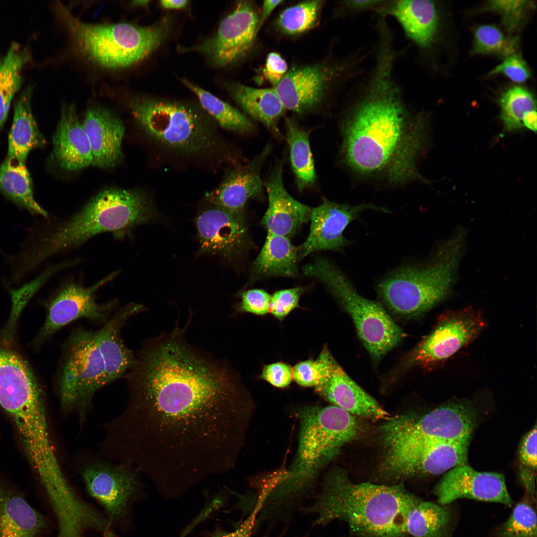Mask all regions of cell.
Here are the masks:
<instances>
[{"label": "cell", "mask_w": 537, "mask_h": 537, "mask_svg": "<svg viewBox=\"0 0 537 537\" xmlns=\"http://www.w3.org/2000/svg\"><path fill=\"white\" fill-rule=\"evenodd\" d=\"M123 411L102 425V446L158 491L185 493L234 466L248 398L223 359L176 341L143 356L127 374Z\"/></svg>", "instance_id": "6da1fadb"}, {"label": "cell", "mask_w": 537, "mask_h": 537, "mask_svg": "<svg viewBox=\"0 0 537 537\" xmlns=\"http://www.w3.org/2000/svg\"><path fill=\"white\" fill-rule=\"evenodd\" d=\"M375 56L343 123L345 162L363 177L396 184L425 181L416 163L426 145V119L406 106L394 75L397 56L387 50Z\"/></svg>", "instance_id": "7a4b0ae2"}, {"label": "cell", "mask_w": 537, "mask_h": 537, "mask_svg": "<svg viewBox=\"0 0 537 537\" xmlns=\"http://www.w3.org/2000/svg\"><path fill=\"white\" fill-rule=\"evenodd\" d=\"M144 310L140 304L127 303L99 329L77 327L62 343L56 376L60 410L64 415L75 411L81 427L95 393L125 377L132 366L135 354L126 345L122 332L131 318Z\"/></svg>", "instance_id": "3957f363"}, {"label": "cell", "mask_w": 537, "mask_h": 537, "mask_svg": "<svg viewBox=\"0 0 537 537\" xmlns=\"http://www.w3.org/2000/svg\"><path fill=\"white\" fill-rule=\"evenodd\" d=\"M157 211L142 191L103 190L65 219H45L31 229L14 255L18 270L27 274L47 259L79 247L105 232L124 236L135 227L155 221Z\"/></svg>", "instance_id": "277c9868"}, {"label": "cell", "mask_w": 537, "mask_h": 537, "mask_svg": "<svg viewBox=\"0 0 537 537\" xmlns=\"http://www.w3.org/2000/svg\"><path fill=\"white\" fill-rule=\"evenodd\" d=\"M421 499L402 483H354L341 469L328 473L321 492L308 513L315 525L345 522L354 537H408L405 524Z\"/></svg>", "instance_id": "5b68a950"}, {"label": "cell", "mask_w": 537, "mask_h": 537, "mask_svg": "<svg viewBox=\"0 0 537 537\" xmlns=\"http://www.w3.org/2000/svg\"><path fill=\"white\" fill-rule=\"evenodd\" d=\"M298 415L300 427L294 461L286 473L270 481L266 502L273 510L309 487L320 469L359 432L355 416L334 405L307 407Z\"/></svg>", "instance_id": "8992f818"}, {"label": "cell", "mask_w": 537, "mask_h": 537, "mask_svg": "<svg viewBox=\"0 0 537 537\" xmlns=\"http://www.w3.org/2000/svg\"><path fill=\"white\" fill-rule=\"evenodd\" d=\"M56 9L76 53L109 70L129 68L147 58L163 44L173 26L171 16L148 26L96 24L82 21L61 3L57 4Z\"/></svg>", "instance_id": "52a82bcc"}, {"label": "cell", "mask_w": 537, "mask_h": 537, "mask_svg": "<svg viewBox=\"0 0 537 537\" xmlns=\"http://www.w3.org/2000/svg\"><path fill=\"white\" fill-rule=\"evenodd\" d=\"M463 239L457 233L426 263L398 268L382 279L376 290L384 304L397 314L417 316L444 299L456 278Z\"/></svg>", "instance_id": "ba28073f"}, {"label": "cell", "mask_w": 537, "mask_h": 537, "mask_svg": "<svg viewBox=\"0 0 537 537\" xmlns=\"http://www.w3.org/2000/svg\"><path fill=\"white\" fill-rule=\"evenodd\" d=\"M304 275L324 284L350 315L358 336L371 356L378 359L404 337L401 329L377 302L363 297L333 263L317 257L304 265Z\"/></svg>", "instance_id": "9c48e42d"}, {"label": "cell", "mask_w": 537, "mask_h": 537, "mask_svg": "<svg viewBox=\"0 0 537 537\" xmlns=\"http://www.w3.org/2000/svg\"><path fill=\"white\" fill-rule=\"evenodd\" d=\"M127 106L134 119L151 138L179 152L198 154L214 147V128L206 116L180 102L133 97Z\"/></svg>", "instance_id": "30bf717a"}, {"label": "cell", "mask_w": 537, "mask_h": 537, "mask_svg": "<svg viewBox=\"0 0 537 537\" xmlns=\"http://www.w3.org/2000/svg\"><path fill=\"white\" fill-rule=\"evenodd\" d=\"M477 415L471 406L448 402L422 416L398 415L381 425L384 448L443 441H470Z\"/></svg>", "instance_id": "8fae6325"}, {"label": "cell", "mask_w": 537, "mask_h": 537, "mask_svg": "<svg viewBox=\"0 0 537 537\" xmlns=\"http://www.w3.org/2000/svg\"><path fill=\"white\" fill-rule=\"evenodd\" d=\"M75 467L88 493L104 508L108 520L123 518L140 494L141 474L133 467L110 460L99 453H77Z\"/></svg>", "instance_id": "7c38bea8"}, {"label": "cell", "mask_w": 537, "mask_h": 537, "mask_svg": "<svg viewBox=\"0 0 537 537\" xmlns=\"http://www.w3.org/2000/svg\"><path fill=\"white\" fill-rule=\"evenodd\" d=\"M368 53L358 50L335 64L294 67L274 89L285 109L298 113L309 111L321 102L334 83L351 81L358 76Z\"/></svg>", "instance_id": "4fadbf2b"}, {"label": "cell", "mask_w": 537, "mask_h": 537, "mask_svg": "<svg viewBox=\"0 0 537 537\" xmlns=\"http://www.w3.org/2000/svg\"><path fill=\"white\" fill-rule=\"evenodd\" d=\"M115 271L89 286L70 281L61 286L45 303L46 317L36 339L40 345L63 327L81 319L105 324L119 308L116 299L105 303L96 301L97 291L119 274Z\"/></svg>", "instance_id": "5bb4252c"}, {"label": "cell", "mask_w": 537, "mask_h": 537, "mask_svg": "<svg viewBox=\"0 0 537 537\" xmlns=\"http://www.w3.org/2000/svg\"><path fill=\"white\" fill-rule=\"evenodd\" d=\"M469 443L443 441L384 448L382 467L398 479L440 475L466 463Z\"/></svg>", "instance_id": "9a60e30c"}, {"label": "cell", "mask_w": 537, "mask_h": 537, "mask_svg": "<svg viewBox=\"0 0 537 537\" xmlns=\"http://www.w3.org/2000/svg\"><path fill=\"white\" fill-rule=\"evenodd\" d=\"M485 326L481 313L474 308L446 312L406 362L409 366L427 367L444 361L471 342Z\"/></svg>", "instance_id": "2e32d148"}, {"label": "cell", "mask_w": 537, "mask_h": 537, "mask_svg": "<svg viewBox=\"0 0 537 537\" xmlns=\"http://www.w3.org/2000/svg\"><path fill=\"white\" fill-rule=\"evenodd\" d=\"M259 16L249 1H239L220 22L212 36L180 52H196L212 65L223 67L242 59L251 49L259 29Z\"/></svg>", "instance_id": "e0dca14e"}, {"label": "cell", "mask_w": 537, "mask_h": 537, "mask_svg": "<svg viewBox=\"0 0 537 537\" xmlns=\"http://www.w3.org/2000/svg\"><path fill=\"white\" fill-rule=\"evenodd\" d=\"M200 248L197 255L217 256L234 263L251 246L244 213L209 204L195 218Z\"/></svg>", "instance_id": "ac0fdd59"}, {"label": "cell", "mask_w": 537, "mask_h": 537, "mask_svg": "<svg viewBox=\"0 0 537 537\" xmlns=\"http://www.w3.org/2000/svg\"><path fill=\"white\" fill-rule=\"evenodd\" d=\"M367 209L389 213L387 209L372 204L351 205L324 199L320 205L312 208L309 234L297 248L299 259L321 251H342L351 244L344 236L345 229Z\"/></svg>", "instance_id": "d6986e66"}, {"label": "cell", "mask_w": 537, "mask_h": 537, "mask_svg": "<svg viewBox=\"0 0 537 537\" xmlns=\"http://www.w3.org/2000/svg\"><path fill=\"white\" fill-rule=\"evenodd\" d=\"M433 493L437 503L442 505L462 498L498 503L510 508L514 504L502 474L477 471L466 463L448 471Z\"/></svg>", "instance_id": "ffe728a7"}, {"label": "cell", "mask_w": 537, "mask_h": 537, "mask_svg": "<svg viewBox=\"0 0 537 537\" xmlns=\"http://www.w3.org/2000/svg\"><path fill=\"white\" fill-rule=\"evenodd\" d=\"M283 163L277 164L267 182L268 205L261 221L268 233L288 238L310 220L312 208L293 198L284 187Z\"/></svg>", "instance_id": "44dd1931"}, {"label": "cell", "mask_w": 537, "mask_h": 537, "mask_svg": "<svg viewBox=\"0 0 537 537\" xmlns=\"http://www.w3.org/2000/svg\"><path fill=\"white\" fill-rule=\"evenodd\" d=\"M82 125L90 143L92 165L107 169L119 163L125 132L121 119L106 108L93 105L87 109Z\"/></svg>", "instance_id": "7402d4cb"}, {"label": "cell", "mask_w": 537, "mask_h": 537, "mask_svg": "<svg viewBox=\"0 0 537 537\" xmlns=\"http://www.w3.org/2000/svg\"><path fill=\"white\" fill-rule=\"evenodd\" d=\"M384 16L393 18L406 38L419 50H428L435 42L440 20L438 4L435 1L388 0Z\"/></svg>", "instance_id": "603a6c76"}, {"label": "cell", "mask_w": 537, "mask_h": 537, "mask_svg": "<svg viewBox=\"0 0 537 537\" xmlns=\"http://www.w3.org/2000/svg\"><path fill=\"white\" fill-rule=\"evenodd\" d=\"M315 390L332 405L354 416L373 420L389 418L387 412L351 379L336 360L329 375Z\"/></svg>", "instance_id": "cb8c5ba5"}, {"label": "cell", "mask_w": 537, "mask_h": 537, "mask_svg": "<svg viewBox=\"0 0 537 537\" xmlns=\"http://www.w3.org/2000/svg\"><path fill=\"white\" fill-rule=\"evenodd\" d=\"M270 148L266 146L245 167L230 171L219 186L206 195L208 202L233 212L244 213L248 200L263 194L260 169Z\"/></svg>", "instance_id": "d4e9b609"}, {"label": "cell", "mask_w": 537, "mask_h": 537, "mask_svg": "<svg viewBox=\"0 0 537 537\" xmlns=\"http://www.w3.org/2000/svg\"><path fill=\"white\" fill-rule=\"evenodd\" d=\"M53 145L54 159L64 170L76 171L92 164L90 143L74 104H63Z\"/></svg>", "instance_id": "484cf974"}, {"label": "cell", "mask_w": 537, "mask_h": 537, "mask_svg": "<svg viewBox=\"0 0 537 537\" xmlns=\"http://www.w3.org/2000/svg\"><path fill=\"white\" fill-rule=\"evenodd\" d=\"M46 525L44 516L0 475V537H39Z\"/></svg>", "instance_id": "4316f807"}, {"label": "cell", "mask_w": 537, "mask_h": 537, "mask_svg": "<svg viewBox=\"0 0 537 537\" xmlns=\"http://www.w3.org/2000/svg\"><path fill=\"white\" fill-rule=\"evenodd\" d=\"M32 87H28L14 103L12 126L8 138L7 158L25 164L29 153L45 143L33 116L31 99Z\"/></svg>", "instance_id": "83f0119b"}, {"label": "cell", "mask_w": 537, "mask_h": 537, "mask_svg": "<svg viewBox=\"0 0 537 537\" xmlns=\"http://www.w3.org/2000/svg\"><path fill=\"white\" fill-rule=\"evenodd\" d=\"M451 504L421 500L407 517L405 532L407 537H453L457 513Z\"/></svg>", "instance_id": "f1b7e54d"}, {"label": "cell", "mask_w": 537, "mask_h": 537, "mask_svg": "<svg viewBox=\"0 0 537 537\" xmlns=\"http://www.w3.org/2000/svg\"><path fill=\"white\" fill-rule=\"evenodd\" d=\"M298 248L289 238L268 233L265 243L252 266L255 278L298 276Z\"/></svg>", "instance_id": "f546056e"}, {"label": "cell", "mask_w": 537, "mask_h": 537, "mask_svg": "<svg viewBox=\"0 0 537 537\" xmlns=\"http://www.w3.org/2000/svg\"><path fill=\"white\" fill-rule=\"evenodd\" d=\"M229 88L233 99L244 111L280 136L277 124L285 108L274 88L256 89L241 84Z\"/></svg>", "instance_id": "4dcf8cb0"}, {"label": "cell", "mask_w": 537, "mask_h": 537, "mask_svg": "<svg viewBox=\"0 0 537 537\" xmlns=\"http://www.w3.org/2000/svg\"><path fill=\"white\" fill-rule=\"evenodd\" d=\"M0 191L17 206L25 209L32 215L49 218L48 213L34 197L32 179L25 164L7 159L0 164Z\"/></svg>", "instance_id": "1f68e13d"}, {"label": "cell", "mask_w": 537, "mask_h": 537, "mask_svg": "<svg viewBox=\"0 0 537 537\" xmlns=\"http://www.w3.org/2000/svg\"><path fill=\"white\" fill-rule=\"evenodd\" d=\"M30 58L29 48L16 42L0 56V130L6 120L11 101L23 81L22 69Z\"/></svg>", "instance_id": "d6a6232c"}, {"label": "cell", "mask_w": 537, "mask_h": 537, "mask_svg": "<svg viewBox=\"0 0 537 537\" xmlns=\"http://www.w3.org/2000/svg\"><path fill=\"white\" fill-rule=\"evenodd\" d=\"M285 127L292 169L297 187L302 190L312 185L316 179L308 133L292 118L286 119Z\"/></svg>", "instance_id": "836d02e7"}, {"label": "cell", "mask_w": 537, "mask_h": 537, "mask_svg": "<svg viewBox=\"0 0 537 537\" xmlns=\"http://www.w3.org/2000/svg\"><path fill=\"white\" fill-rule=\"evenodd\" d=\"M180 81L196 95L203 109L224 129L239 133L254 129L252 122L237 108L186 79Z\"/></svg>", "instance_id": "e575fe53"}, {"label": "cell", "mask_w": 537, "mask_h": 537, "mask_svg": "<svg viewBox=\"0 0 537 537\" xmlns=\"http://www.w3.org/2000/svg\"><path fill=\"white\" fill-rule=\"evenodd\" d=\"M499 104L500 118L506 132H514L523 129L525 114L536 109V101L532 93L519 86L510 88L502 93Z\"/></svg>", "instance_id": "d590c367"}, {"label": "cell", "mask_w": 537, "mask_h": 537, "mask_svg": "<svg viewBox=\"0 0 537 537\" xmlns=\"http://www.w3.org/2000/svg\"><path fill=\"white\" fill-rule=\"evenodd\" d=\"M493 537H537L536 500L526 493L508 519L495 529Z\"/></svg>", "instance_id": "8d00e7d4"}, {"label": "cell", "mask_w": 537, "mask_h": 537, "mask_svg": "<svg viewBox=\"0 0 537 537\" xmlns=\"http://www.w3.org/2000/svg\"><path fill=\"white\" fill-rule=\"evenodd\" d=\"M472 54H492L505 58L516 53L519 44L517 37L507 36L494 25H481L473 31Z\"/></svg>", "instance_id": "74e56055"}, {"label": "cell", "mask_w": 537, "mask_h": 537, "mask_svg": "<svg viewBox=\"0 0 537 537\" xmlns=\"http://www.w3.org/2000/svg\"><path fill=\"white\" fill-rule=\"evenodd\" d=\"M322 5L321 0H309L288 7L279 15L276 26L286 35L306 32L315 25Z\"/></svg>", "instance_id": "f35d334b"}, {"label": "cell", "mask_w": 537, "mask_h": 537, "mask_svg": "<svg viewBox=\"0 0 537 537\" xmlns=\"http://www.w3.org/2000/svg\"><path fill=\"white\" fill-rule=\"evenodd\" d=\"M335 361L325 346L316 359L309 358L294 365L292 368L293 379L302 387L315 388L329 375Z\"/></svg>", "instance_id": "ab89813d"}, {"label": "cell", "mask_w": 537, "mask_h": 537, "mask_svg": "<svg viewBox=\"0 0 537 537\" xmlns=\"http://www.w3.org/2000/svg\"><path fill=\"white\" fill-rule=\"evenodd\" d=\"M533 4L526 0H490L483 9L499 14L505 30L511 34L521 27Z\"/></svg>", "instance_id": "60d3db41"}, {"label": "cell", "mask_w": 537, "mask_h": 537, "mask_svg": "<svg viewBox=\"0 0 537 537\" xmlns=\"http://www.w3.org/2000/svg\"><path fill=\"white\" fill-rule=\"evenodd\" d=\"M55 273L54 269L47 268L35 278L24 284L17 289H11L10 293L12 300V317L9 323L12 324L25 304L37 291Z\"/></svg>", "instance_id": "b9f144b4"}, {"label": "cell", "mask_w": 537, "mask_h": 537, "mask_svg": "<svg viewBox=\"0 0 537 537\" xmlns=\"http://www.w3.org/2000/svg\"><path fill=\"white\" fill-rule=\"evenodd\" d=\"M306 291L304 287L282 289L271 295L269 312L282 321L293 310L299 307L301 295Z\"/></svg>", "instance_id": "7bdbcfd3"}, {"label": "cell", "mask_w": 537, "mask_h": 537, "mask_svg": "<svg viewBox=\"0 0 537 537\" xmlns=\"http://www.w3.org/2000/svg\"><path fill=\"white\" fill-rule=\"evenodd\" d=\"M240 301L236 305L238 313H248L264 316L269 312L271 295L261 289H252L239 294Z\"/></svg>", "instance_id": "ee69618b"}, {"label": "cell", "mask_w": 537, "mask_h": 537, "mask_svg": "<svg viewBox=\"0 0 537 537\" xmlns=\"http://www.w3.org/2000/svg\"><path fill=\"white\" fill-rule=\"evenodd\" d=\"M497 74H502L517 83H524L531 76L527 63L517 53L504 58L503 61L488 74L489 75Z\"/></svg>", "instance_id": "f6af8a7d"}, {"label": "cell", "mask_w": 537, "mask_h": 537, "mask_svg": "<svg viewBox=\"0 0 537 537\" xmlns=\"http://www.w3.org/2000/svg\"><path fill=\"white\" fill-rule=\"evenodd\" d=\"M259 377L275 387L286 388L293 380L292 367L282 361L266 364L263 367Z\"/></svg>", "instance_id": "bcb514c9"}, {"label": "cell", "mask_w": 537, "mask_h": 537, "mask_svg": "<svg viewBox=\"0 0 537 537\" xmlns=\"http://www.w3.org/2000/svg\"><path fill=\"white\" fill-rule=\"evenodd\" d=\"M388 0H348L341 2V11L344 15L356 16L367 12H373L383 16Z\"/></svg>", "instance_id": "7dc6e473"}, {"label": "cell", "mask_w": 537, "mask_h": 537, "mask_svg": "<svg viewBox=\"0 0 537 537\" xmlns=\"http://www.w3.org/2000/svg\"><path fill=\"white\" fill-rule=\"evenodd\" d=\"M287 64L278 53L271 52L267 57L263 74L266 79L274 87L287 73Z\"/></svg>", "instance_id": "c3c4849f"}, {"label": "cell", "mask_w": 537, "mask_h": 537, "mask_svg": "<svg viewBox=\"0 0 537 537\" xmlns=\"http://www.w3.org/2000/svg\"><path fill=\"white\" fill-rule=\"evenodd\" d=\"M521 461L533 469L537 467V426L531 429L523 438L519 450Z\"/></svg>", "instance_id": "681fc988"}, {"label": "cell", "mask_w": 537, "mask_h": 537, "mask_svg": "<svg viewBox=\"0 0 537 537\" xmlns=\"http://www.w3.org/2000/svg\"><path fill=\"white\" fill-rule=\"evenodd\" d=\"M259 512L258 508H254L247 518L234 531L229 532L217 529L208 537H252V532Z\"/></svg>", "instance_id": "f907efd6"}, {"label": "cell", "mask_w": 537, "mask_h": 537, "mask_svg": "<svg viewBox=\"0 0 537 537\" xmlns=\"http://www.w3.org/2000/svg\"><path fill=\"white\" fill-rule=\"evenodd\" d=\"M283 0H269L264 1L261 15L260 17H259V27L268 18L275 7L281 3L283 2Z\"/></svg>", "instance_id": "816d5d0a"}, {"label": "cell", "mask_w": 537, "mask_h": 537, "mask_svg": "<svg viewBox=\"0 0 537 537\" xmlns=\"http://www.w3.org/2000/svg\"><path fill=\"white\" fill-rule=\"evenodd\" d=\"M537 110L534 109L527 112L523 117L522 123L524 128L531 131H537Z\"/></svg>", "instance_id": "f5cc1de1"}, {"label": "cell", "mask_w": 537, "mask_h": 537, "mask_svg": "<svg viewBox=\"0 0 537 537\" xmlns=\"http://www.w3.org/2000/svg\"><path fill=\"white\" fill-rule=\"evenodd\" d=\"M189 1L186 0H162L160 1L161 6L168 9H179L187 6Z\"/></svg>", "instance_id": "db71d44e"}, {"label": "cell", "mask_w": 537, "mask_h": 537, "mask_svg": "<svg viewBox=\"0 0 537 537\" xmlns=\"http://www.w3.org/2000/svg\"><path fill=\"white\" fill-rule=\"evenodd\" d=\"M150 0H134L132 2L131 4L133 6H144L147 5L150 2Z\"/></svg>", "instance_id": "11a10c76"}, {"label": "cell", "mask_w": 537, "mask_h": 537, "mask_svg": "<svg viewBox=\"0 0 537 537\" xmlns=\"http://www.w3.org/2000/svg\"><path fill=\"white\" fill-rule=\"evenodd\" d=\"M267 487H268V491H269V486H268V484L267 485ZM267 495H268V494H267ZM264 502H263V506H262L263 507H262V508H263V507L264 508Z\"/></svg>", "instance_id": "9f6ffc18"}]
</instances>
